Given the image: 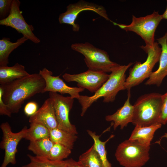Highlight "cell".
Returning a JSON list of instances; mask_svg holds the SVG:
<instances>
[{
    "label": "cell",
    "instance_id": "3",
    "mask_svg": "<svg viewBox=\"0 0 167 167\" xmlns=\"http://www.w3.org/2000/svg\"><path fill=\"white\" fill-rule=\"evenodd\" d=\"M162 95L152 92L139 97L133 105L131 123L142 126L158 124L162 104Z\"/></svg>",
    "mask_w": 167,
    "mask_h": 167
},
{
    "label": "cell",
    "instance_id": "2",
    "mask_svg": "<svg viewBox=\"0 0 167 167\" xmlns=\"http://www.w3.org/2000/svg\"><path fill=\"white\" fill-rule=\"evenodd\" d=\"M133 63L130 62L127 65H120L112 72L108 79L92 96H80L77 99L82 107L81 116H83L91 105L101 97H103L104 102H112L115 100L118 92L125 90V72Z\"/></svg>",
    "mask_w": 167,
    "mask_h": 167
},
{
    "label": "cell",
    "instance_id": "20",
    "mask_svg": "<svg viewBox=\"0 0 167 167\" xmlns=\"http://www.w3.org/2000/svg\"><path fill=\"white\" fill-rule=\"evenodd\" d=\"M50 139L54 143L62 144L70 149H73L74 143L78 139L76 135L58 128L50 130Z\"/></svg>",
    "mask_w": 167,
    "mask_h": 167
},
{
    "label": "cell",
    "instance_id": "25",
    "mask_svg": "<svg viewBox=\"0 0 167 167\" xmlns=\"http://www.w3.org/2000/svg\"><path fill=\"white\" fill-rule=\"evenodd\" d=\"M87 131L94 141L93 144L102 161L103 167H112L107 158L105 145L108 141L114 137V135H111L106 140L102 141L100 139V135H96L95 132H92L89 130Z\"/></svg>",
    "mask_w": 167,
    "mask_h": 167
},
{
    "label": "cell",
    "instance_id": "12",
    "mask_svg": "<svg viewBox=\"0 0 167 167\" xmlns=\"http://www.w3.org/2000/svg\"><path fill=\"white\" fill-rule=\"evenodd\" d=\"M109 75L104 72L88 69L78 74L66 73L62 76L66 82H75L79 87L95 93L108 79Z\"/></svg>",
    "mask_w": 167,
    "mask_h": 167
},
{
    "label": "cell",
    "instance_id": "4",
    "mask_svg": "<svg viewBox=\"0 0 167 167\" xmlns=\"http://www.w3.org/2000/svg\"><path fill=\"white\" fill-rule=\"evenodd\" d=\"M140 47L147 54V58L143 63L139 62H135L129 70V75L125 84V89L127 91L149 78L152 72L153 67L160 60L161 49L157 42H155L152 46L142 45Z\"/></svg>",
    "mask_w": 167,
    "mask_h": 167
},
{
    "label": "cell",
    "instance_id": "8",
    "mask_svg": "<svg viewBox=\"0 0 167 167\" xmlns=\"http://www.w3.org/2000/svg\"><path fill=\"white\" fill-rule=\"evenodd\" d=\"M0 127L2 132L0 147L5 151L4 159L1 167H6L9 164L13 165L16 164L17 147L20 141L24 139L28 128L25 126L19 132L14 133L7 122L2 123Z\"/></svg>",
    "mask_w": 167,
    "mask_h": 167
},
{
    "label": "cell",
    "instance_id": "16",
    "mask_svg": "<svg viewBox=\"0 0 167 167\" xmlns=\"http://www.w3.org/2000/svg\"><path fill=\"white\" fill-rule=\"evenodd\" d=\"M131 96L130 90L128 91L127 98L124 105L113 114L105 116V119L108 122H113V128L115 130L120 126L121 129L131 122L133 114V106L130 103Z\"/></svg>",
    "mask_w": 167,
    "mask_h": 167
},
{
    "label": "cell",
    "instance_id": "13",
    "mask_svg": "<svg viewBox=\"0 0 167 167\" xmlns=\"http://www.w3.org/2000/svg\"><path fill=\"white\" fill-rule=\"evenodd\" d=\"M39 73L44 79L46 83L43 93L49 92L68 94L74 99H77L80 96L79 93L84 89L79 87L69 86L60 78V75L53 76L52 72L46 68L40 70Z\"/></svg>",
    "mask_w": 167,
    "mask_h": 167
},
{
    "label": "cell",
    "instance_id": "32",
    "mask_svg": "<svg viewBox=\"0 0 167 167\" xmlns=\"http://www.w3.org/2000/svg\"><path fill=\"white\" fill-rule=\"evenodd\" d=\"M163 19H167V5L166 9L163 14L161 15Z\"/></svg>",
    "mask_w": 167,
    "mask_h": 167
},
{
    "label": "cell",
    "instance_id": "10",
    "mask_svg": "<svg viewBox=\"0 0 167 167\" xmlns=\"http://www.w3.org/2000/svg\"><path fill=\"white\" fill-rule=\"evenodd\" d=\"M90 10L94 11L106 20L109 19L104 7L101 6L80 0L77 3L69 4L66 7V11L61 14L58 18L60 24H65L72 26L74 32H78L79 29V24L75 23L78 15L82 11Z\"/></svg>",
    "mask_w": 167,
    "mask_h": 167
},
{
    "label": "cell",
    "instance_id": "28",
    "mask_svg": "<svg viewBox=\"0 0 167 167\" xmlns=\"http://www.w3.org/2000/svg\"><path fill=\"white\" fill-rule=\"evenodd\" d=\"M13 0H0V18L5 19L9 14Z\"/></svg>",
    "mask_w": 167,
    "mask_h": 167
},
{
    "label": "cell",
    "instance_id": "11",
    "mask_svg": "<svg viewBox=\"0 0 167 167\" xmlns=\"http://www.w3.org/2000/svg\"><path fill=\"white\" fill-rule=\"evenodd\" d=\"M20 2L18 0H13L11 10L8 16L0 20V24L11 27L15 29L23 36L35 44L40 42L39 38L33 33L34 28L25 21L20 10Z\"/></svg>",
    "mask_w": 167,
    "mask_h": 167
},
{
    "label": "cell",
    "instance_id": "19",
    "mask_svg": "<svg viewBox=\"0 0 167 167\" xmlns=\"http://www.w3.org/2000/svg\"><path fill=\"white\" fill-rule=\"evenodd\" d=\"M28 39L23 36L16 42H12L9 38L4 37L0 40V66H7L10 54L14 49L24 43Z\"/></svg>",
    "mask_w": 167,
    "mask_h": 167
},
{
    "label": "cell",
    "instance_id": "29",
    "mask_svg": "<svg viewBox=\"0 0 167 167\" xmlns=\"http://www.w3.org/2000/svg\"><path fill=\"white\" fill-rule=\"evenodd\" d=\"M38 110V105L36 103L31 101L27 103L24 107V111L25 115L30 116L34 114Z\"/></svg>",
    "mask_w": 167,
    "mask_h": 167
},
{
    "label": "cell",
    "instance_id": "31",
    "mask_svg": "<svg viewBox=\"0 0 167 167\" xmlns=\"http://www.w3.org/2000/svg\"><path fill=\"white\" fill-rule=\"evenodd\" d=\"M66 167H84L78 161H76L72 158L67 159Z\"/></svg>",
    "mask_w": 167,
    "mask_h": 167
},
{
    "label": "cell",
    "instance_id": "7",
    "mask_svg": "<svg viewBox=\"0 0 167 167\" xmlns=\"http://www.w3.org/2000/svg\"><path fill=\"white\" fill-rule=\"evenodd\" d=\"M162 19L161 15L159 14L158 11H154L152 14L144 17H136L133 15L132 22L128 25L113 23L127 32L135 33L144 40L145 45L152 46L155 42V32Z\"/></svg>",
    "mask_w": 167,
    "mask_h": 167
},
{
    "label": "cell",
    "instance_id": "33",
    "mask_svg": "<svg viewBox=\"0 0 167 167\" xmlns=\"http://www.w3.org/2000/svg\"><path fill=\"white\" fill-rule=\"evenodd\" d=\"M163 138H167V133H165L163 135H162L161 138L160 139L159 141L160 142L159 143H160V140H161V139Z\"/></svg>",
    "mask_w": 167,
    "mask_h": 167
},
{
    "label": "cell",
    "instance_id": "17",
    "mask_svg": "<svg viewBox=\"0 0 167 167\" xmlns=\"http://www.w3.org/2000/svg\"><path fill=\"white\" fill-rule=\"evenodd\" d=\"M161 126L160 124L149 126H135L129 139L136 141L143 145L149 146L155 132L161 128Z\"/></svg>",
    "mask_w": 167,
    "mask_h": 167
},
{
    "label": "cell",
    "instance_id": "26",
    "mask_svg": "<svg viewBox=\"0 0 167 167\" xmlns=\"http://www.w3.org/2000/svg\"><path fill=\"white\" fill-rule=\"evenodd\" d=\"M71 150L62 144L54 143L48 158L52 161H62L70 155Z\"/></svg>",
    "mask_w": 167,
    "mask_h": 167
},
{
    "label": "cell",
    "instance_id": "24",
    "mask_svg": "<svg viewBox=\"0 0 167 167\" xmlns=\"http://www.w3.org/2000/svg\"><path fill=\"white\" fill-rule=\"evenodd\" d=\"M78 161L84 167H103L102 161L94 144L79 156Z\"/></svg>",
    "mask_w": 167,
    "mask_h": 167
},
{
    "label": "cell",
    "instance_id": "23",
    "mask_svg": "<svg viewBox=\"0 0 167 167\" xmlns=\"http://www.w3.org/2000/svg\"><path fill=\"white\" fill-rule=\"evenodd\" d=\"M30 162L22 167H66L67 160L65 161H52L43 157L27 155Z\"/></svg>",
    "mask_w": 167,
    "mask_h": 167
},
{
    "label": "cell",
    "instance_id": "1",
    "mask_svg": "<svg viewBox=\"0 0 167 167\" xmlns=\"http://www.w3.org/2000/svg\"><path fill=\"white\" fill-rule=\"evenodd\" d=\"M46 83L39 73H34L0 85L2 99L12 113H18L25 100L39 93H43Z\"/></svg>",
    "mask_w": 167,
    "mask_h": 167
},
{
    "label": "cell",
    "instance_id": "21",
    "mask_svg": "<svg viewBox=\"0 0 167 167\" xmlns=\"http://www.w3.org/2000/svg\"><path fill=\"white\" fill-rule=\"evenodd\" d=\"M50 138L49 130L44 125L37 122L30 123L24 139L30 141Z\"/></svg>",
    "mask_w": 167,
    "mask_h": 167
},
{
    "label": "cell",
    "instance_id": "22",
    "mask_svg": "<svg viewBox=\"0 0 167 167\" xmlns=\"http://www.w3.org/2000/svg\"><path fill=\"white\" fill-rule=\"evenodd\" d=\"M54 143L50 138L30 141L28 149L36 156L48 158Z\"/></svg>",
    "mask_w": 167,
    "mask_h": 167
},
{
    "label": "cell",
    "instance_id": "14",
    "mask_svg": "<svg viewBox=\"0 0 167 167\" xmlns=\"http://www.w3.org/2000/svg\"><path fill=\"white\" fill-rule=\"evenodd\" d=\"M30 123L41 124L49 130L58 128V123L52 102L50 98L46 99L36 113L30 117Z\"/></svg>",
    "mask_w": 167,
    "mask_h": 167
},
{
    "label": "cell",
    "instance_id": "18",
    "mask_svg": "<svg viewBox=\"0 0 167 167\" xmlns=\"http://www.w3.org/2000/svg\"><path fill=\"white\" fill-rule=\"evenodd\" d=\"M24 66L18 63L12 66H0V84H5L30 75Z\"/></svg>",
    "mask_w": 167,
    "mask_h": 167
},
{
    "label": "cell",
    "instance_id": "15",
    "mask_svg": "<svg viewBox=\"0 0 167 167\" xmlns=\"http://www.w3.org/2000/svg\"><path fill=\"white\" fill-rule=\"evenodd\" d=\"M156 40L158 43L161 46L159 66L157 70L152 72L145 84L159 86L167 75V31L162 37L157 39Z\"/></svg>",
    "mask_w": 167,
    "mask_h": 167
},
{
    "label": "cell",
    "instance_id": "27",
    "mask_svg": "<svg viewBox=\"0 0 167 167\" xmlns=\"http://www.w3.org/2000/svg\"><path fill=\"white\" fill-rule=\"evenodd\" d=\"M162 104L158 124L165 125L167 123V92L162 95Z\"/></svg>",
    "mask_w": 167,
    "mask_h": 167
},
{
    "label": "cell",
    "instance_id": "30",
    "mask_svg": "<svg viewBox=\"0 0 167 167\" xmlns=\"http://www.w3.org/2000/svg\"><path fill=\"white\" fill-rule=\"evenodd\" d=\"M3 90L0 87V114L6 115L11 117L12 113L9 110L7 105L4 102L2 99Z\"/></svg>",
    "mask_w": 167,
    "mask_h": 167
},
{
    "label": "cell",
    "instance_id": "5",
    "mask_svg": "<svg viewBox=\"0 0 167 167\" xmlns=\"http://www.w3.org/2000/svg\"><path fill=\"white\" fill-rule=\"evenodd\" d=\"M71 48L84 56V62L89 70L111 73L120 66L110 60L106 51L88 42L74 43Z\"/></svg>",
    "mask_w": 167,
    "mask_h": 167
},
{
    "label": "cell",
    "instance_id": "9",
    "mask_svg": "<svg viewBox=\"0 0 167 167\" xmlns=\"http://www.w3.org/2000/svg\"><path fill=\"white\" fill-rule=\"evenodd\" d=\"M49 95L54 105L58 128L73 134H77L75 126L71 123L69 119V113L73 106L74 98L70 96H64L57 92H49Z\"/></svg>",
    "mask_w": 167,
    "mask_h": 167
},
{
    "label": "cell",
    "instance_id": "6",
    "mask_svg": "<svg viewBox=\"0 0 167 167\" xmlns=\"http://www.w3.org/2000/svg\"><path fill=\"white\" fill-rule=\"evenodd\" d=\"M150 146L128 139L118 145L115 156L119 164L124 167H142L150 158Z\"/></svg>",
    "mask_w": 167,
    "mask_h": 167
}]
</instances>
